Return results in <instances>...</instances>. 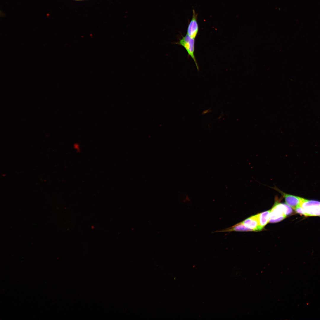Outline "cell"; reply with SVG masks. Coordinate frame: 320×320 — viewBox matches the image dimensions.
Segmentation results:
<instances>
[{
  "label": "cell",
  "mask_w": 320,
  "mask_h": 320,
  "mask_svg": "<svg viewBox=\"0 0 320 320\" xmlns=\"http://www.w3.org/2000/svg\"><path fill=\"white\" fill-rule=\"evenodd\" d=\"M197 17V14L195 10L193 9L192 18L187 28V34L191 38L194 39H195L197 36L199 31Z\"/></svg>",
  "instance_id": "cell-4"
},
{
  "label": "cell",
  "mask_w": 320,
  "mask_h": 320,
  "mask_svg": "<svg viewBox=\"0 0 320 320\" xmlns=\"http://www.w3.org/2000/svg\"><path fill=\"white\" fill-rule=\"evenodd\" d=\"M300 206L303 208L313 206H320V201L303 199Z\"/></svg>",
  "instance_id": "cell-9"
},
{
  "label": "cell",
  "mask_w": 320,
  "mask_h": 320,
  "mask_svg": "<svg viewBox=\"0 0 320 320\" xmlns=\"http://www.w3.org/2000/svg\"><path fill=\"white\" fill-rule=\"evenodd\" d=\"M273 188L279 193L284 198L286 204L294 209L300 205L303 199L299 197L285 193L276 187H274Z\"/></svg>",
  "instance_id": "cell-3"
},
{
  "label": "cell",
  "mask_w": 320,
  "mask_h": 320,
  "mask_svg": "<svg viewBox=\"0 0 320 320\" xmlns=\"http://www.w3.org/2000/svg\"><path fill=\"white\" fill-rule=\"evenodd\" d=\"M182 38L179 39L178 41L172 43L183 47L187 51L188 55L191 57L195 62L197 70L199 68L194 55L195 39L191 38L187 34L185 36H182Z\"/></svg>",
  "instance_id": "cell-2"
},
{
  "label": "cell",
  "mask_w": 320,
  "mask_h": 320,
  "mask_svg": "<svg viewBox=\"0 0 320 320\" xmlns=\"http://www.w3.org/2000/svg\"><path fill=\"white\" fill-rule=\"evenodd\" d=\"M254 231L250 228L246 227L241 222L233 226L224 229L217 231L213 233L217 232H231V231Z\"/></svg>",
  "instance_id": "cell-6"
},
{
  "label": "cell",
  "mask_w": 320,
  "mask_h": 320,
  "mask_svg": "<svg viewBox=\"0 0 320 320\" xmlns=\"http://www.w3.org/2000/svg\"><path fill=\"white\" fill-rule=\"evenodd\" d=\"M241 222L246 227L253 230L254 231L262 230L260 226L257 214L251 216Z\"/></svg>",
  "instance_id": "cell-5"
},
{
  "label": "cell",
  "mask_w": 320,
  "mask_h": 320,
  "mask_svg": "<svg viewBox=\"0 0 320 320\" xmlns=\"http://www.w3.org/2000/svg\"><path fill=\"white\" fill-rule=\"evenodd\" d=\"M294 209L297 213L305 216V212L304 208L302 207L300 205L296 207Z\"/></svg>",
  "instance_id": "cell-10"
},
{
  "label": "cell",
  "mask_w": 320,
  "mask_h": 320,
  "mask_svg": "<svg viewBox=\"0 0 320 320\" xmlns=\"http://www.w3.org/2000/svg\"><path fill=\"white\" fill-rule=\"evenodd\" d=\"M304 208L305 216L320 217V206H313Z\"/></svg>",
  "instance_id": "cell-8"
},
{
  "label": "cell",
  "mask_w": 320,
  "mask_h": 320,
  "mask_svg": "<svg viewBox=\"0 0 320 320\" xmlns=\"http://www.w3.org/2000/svg\"><path fill=\"white\" fill-rule=\"evenodd\" d=\"M292 209L287 204L279 203L277 201L271 209L269 222H279L284 219L287 216L292 214Z\"/></svg>",
  "instance_id": "cell-1"
},
{
  "label": "cell",
  "mask_w": 320,
  "mask_h": 320,
  "mask_svg": "<svg viewBox=\"0 0 320 320\" xmlns=\"http://www.w3.org/2000/svg\"><path fill=\"white\" fill-rule=\"evenodd\" d=\"M76 0V1H82V0Z\"/></svg>",
  "instance_id": "cell-11"
},
{
  "label": "cell",
  "mask_w": 320,
  "mask_h": 320,
  "mask_svg": "<svg viewBox=\"0 0 320 320\" xmlns=\"http://www.w3.org/2000/svg\"><path fill=\"white\" fill-rule=\"evenodd\" d=\"M270 212L271 210H269L257 214L260 226L262 230L269 222Z\"/></svg>",
  "instance_id": "cell-7"
}]
</instances>
